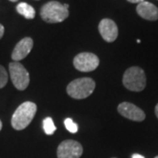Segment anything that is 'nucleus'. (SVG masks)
<instances>
[{"label":"nucleus","mask_w":158,"mask_h":158,"mask_svg":"<svg viewBox=\"0 0 158 158\" xmlns=\"http://www.w3.org/2000/svg\"><path fill=\"white\" fill-rule=\"evenodd\" d=\"M37 112V106L34 102L26 101L22 103L12 114L11 123L15 130L20 131L27 127Z\"/></svg>","instance_id":"1"},{"label":"nucleus","mask_w":158,"mask_h":158,"mask_svg":"<svg viewBox=\"0 0 158 158\" xmlns=\"http://www.w3.org/2000/svg\"><path fill=\"white\" fill-rule=\"evenodd\" d=\"M96 84L90 77H81L73 80L67 86V93L75 99H84L90 96L95 90Z\"/></svg>","instance_id":"2"},{"label":"nucleus","mask_w":158,"mask_h":158,"mask_svg":"<svg viewBox=\"0 0 158 158\" xmlns=\"http://www.w3.org/2000/svg\"><path fill=\"white\" fill-rule=\"evenodd\" d=\"M40 17L47 23H60L69 17V10L57 1H50L40 9Z\"/></svg>","instance_id":"3"},{"label":"nucleus","mask_w":158,"mask_h":158,"mask_svg":"<svg viewBox=\"0 0 158 158\" xmlns=\"http://www.w3.org/2000/svg\"><path fill=\"white\" fill-rule=\"evenodd\" d=\"M122 83L127 90L139 92L146 87V75L144 70L140 67H130L125 71Z\"/></svg>","instance_id":"4"},{"label":"nucleus","mask_w":158,"mask_h":158,"mask_svg":"<svg viewBox=\"0 0 158 158\" xmlns=\"http://www.w3.org/2000/svg\"><path fill=\"white\" fill-rule=\"evenodd\" d=\"M10 77L14 87L19 90H26L30 83V76L28 71L19 62L9 63Z\"/></svg>","instance_id":"5"},{"label":"nucleus","mask_w":158,"mask_h":158,"mask_svg":"<svg viewBox=\"0 0 158 158\" xmlns=\"http://www.w3.org/2000/svg\"><path fill=\"white\" fill-rule=\"evenodd\" d=\"M74 67L82 72H90L95 70L99 65V59L96 55L84 52L76 56L73 60Z\"/></svg>","instance_id":"6"},{"label":"nucleus","mask_w":158,"mask_h":158,"mask_svg":"<svg viewBox=\"0 0 158 158\" xmlns=\"http://www.w3.org/2000/svg\"><path fill=\"white\" fill-rule=\"evenodd\" d=\"M82 155V145L74 140L63 141L57 148V158H80Z\"/></svg>","instance_id":"7"},{"label":"nucleus","mask_w":158,"mask_h":158,"mask_svg":"<svg viewBox=\"0 0 158 158\" xmlns=\"http://www.w3.org/2000/svg\"><path fill=\"white\" fill-rule=\"evenodd\" d=\"M118 112L121 116L133 121L141 122L146 118L145 113L141 108L129 102H123L119 104L118 106Z\"/></svg>","instance_id":"8"},{"label":"nucleus","mask_w":158,"mask_h":158,"mask_svg":"<svg viewBox=\"0 0 158 158\" xmlns=\"http://www.w3.org/2000/svg\"><path fill=\"white\" fill-rule=\"evenodd\" d=\"M98 31L102 38L107 42H113L118 37V27L116 23L110 19H102L98 25Z\"/></svg>","instance_id":"9"},{"label":"nucleus","mask_w":158,"mask_h":158,"mask_svg":"<svg viewBox=\"0 0 158 158\" xmlns=\"http://www.w3.org/2000/svg\"><path fill=\"white\" fill-rule=\"evenodd\" d=\"M34 47V40L30 37H26L19 40L15 46L11 54V59L13 62H19L29 55Z\"/></svg>","instance_id":"10"},{"label":"nucleus","mask_w":158,"mask_h":158,"mask_svg":"<svg viewBox=\"0 0 158 158\" xmlns=\"http://www.w3.org/2000/svg\"><path fill=\"white\" fill-rule=\"evenodd\" d=\"M138 15L144 19L149 21H156L158 19V8L152 3L147 1L138 4L136 7Z\"/></svg>","instance_id":"11"},{"label":"nucleus","mask_w":158,"mask_h":158,"mask_svg":"<svg viewBox=\"0 0 158 158\" xmlns=\"http://www.w3.org/2000/svg\"><path fill=\"white\" fill-rule=\"evenodd\" d=\"M16 10L20 15H22L23 17H25L27 19H34L35 14H36L34 7L28 5V4H27V3H24V2H21L18 5L17 7H16Z\"/></svg>","instance_id":"12"},{"label":"nucleus","mask_w":158,"mask_h":158,"mask_svg":"<svg viewBox=\"0 0 158 158\" xmlns=\"http://www.w3.org/2000/svg\"><path fill=\"white\" fill-rule=\"evenodd\" d=\"M43 129H44L46 135H51L56 132V127L54 124V121H53L52 118L47 117L46 118H44V120H43Z\"/></svg>","instance_id":"13"},{"label":"nucleus","mask_w":158,"mask_h":158,"mask_svg":"<svg viewBox=\"0 0 158 158\" xmlns=\"http://www.w3.org/2000/svg\"><path fill=\"white\" fill-rule=\"evenodd\" d=\"M64 125H65L66 129L68 130L69 132L72 133V134H76L78 131V126H77V124L75 123L70 118H66L64 120Z\"/></svg>","instance_id":"14"},{"label":"nucleus","mask_w":158,"mask_h":158,"mask_svg":"<svg viewBox=\"0 0 158 158\" xmlns=\"http://www.w3.org/2000/svg\"><path fill=\"white\" fill-rule=\"evenodd\" d=\"M8 82V74L6 69L0 65V89L4 88Z\"/></svg>","instance_id":"15"},{"label":"nucleus","mask_w":158,"mask_h":158,"mask_svg":"<svg viewBox=\"0 0 158 158\" xmlns=\"http://www.w3.org/2000/svg\"><path fill=\"white\" fill-rule=\"evenodd\" d=\"M4 34H5V27L3 25L0 24V39L4 36Z\"/></svg>","instance_id":"16"},{"label":"nucleus","mask_w":158,"mask_h":158,"mask_svg":"<svg viewBox=\"0 0 158 158\" xmlns=\"http://www.w3.org/2000/svg\"><path fill=\"white\" fill-rule=\"evenodd\" d=\"M127 1L132 4H140L141 2H144L145 0H127Z\"/></svg>","instance_id":"17"},{"label":"nucleus","mask_w":158,"mask_h":158,"mask_svg":"<svg viewBox=\"0 0 158 158\" xmlns=\"http://www.w3.org/2000/svg\"><path fill=\"white\" fill-rule=\"evenodd\" d=\"M132 158H145L143 156H141V155H139V154H134L133 156H132Z\"/></svg>","instance_id":"18"},{"label":"nucleus","mask_w":158,"mask_h":158,"mask_svg":"<svg viewBox=\"0 0 158 158\" xmlns=\"http://www.w3.org/2000/svg\"><path fill=\"white\" fill-rule=\"evenodd\" d=\"M155 113H156V117L158 118V104L156 106V108H155Z\"/></svg>","instance_id":"19"},{"label":"nucleus","mask_w":158,"mask_h":158,"mask_svg":"<svg viewBox=\"0 0 158 158\" xmlns=\"http://www.w3.org/2000/svg\"><path fill=\"white\" fill-rule=\"evenodd\" d=\"M2 127H3V125H2V121L0 120V131L2 129Z\"/></svg>","instance_id":"20"},{"label":"nucleus","mask_w":158,"mask_h":158,"mask_svg":"<svg viewBox=\"0 0 158 158\" xmlns=\"http://www.w3.org/2000/svg\"><path fill=\"white\" fill-rule=\"evenodd\" d=\"M63 6H64V7H65V8H67V9H68V8H69V5H68V4H64Z\"/></svg>","instance_id":"21"},{"label":"nucleus","mask_w":158,"mask_h":158,"mask_svg":"<svg viewBox=\"0 0 158 158\" xmlns=\"http://www.w3.org/2000/svg\"><path fill=\"white\" fill-rule=\"evenodd\" d=\"M9 1H11V2H17L18 0H9Z\"/></svg>","instance_id":"22"},{"label":"nucleus","mask_w":158,"mask_h":158,"mask_svg":"<svg viewBox=\"0 0 158 158\" xmlns=\"http://www.w3.org/2000/svg\"><path fill=\"white\" fill-rule=\"evenodd\" d=\"M155 158H158V156H156V157Z\"/></svg>","instance_id":"23"},{"label":"nucleus","mask_w":158,"mask_h":158,"mask_svg":"<svg viewBox=\"0 0 158 158\" xmlns=\"http://www.w3.org/2000/svg\"><path fill=\"white\" fill-rule=\"evenodd\" d=\"M113 158H115V157H113Z\"/></svg>","instance_id":"24"}]
</instances>
